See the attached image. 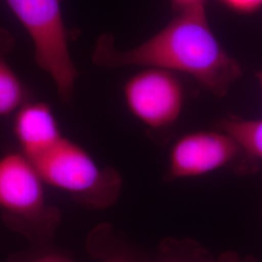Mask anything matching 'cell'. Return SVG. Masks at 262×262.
I'll return each mask as SVG.
<instances>
[{
  "label": "cell",
  "instance_id": "1",
  "mask_svg": "<svg viewBox=\"0 0 262 262\" xmlns=\"http://www.w3.org/2000/svg\"><path fill=\"white\" fill-rule=\"evenodd\" d=\"M92 60L105 68L157 67L193 78L216 97H225L243 76V68L230 56L211 28L206 10L175 14L155 35L140 45L120 50L115 38H97Z\"/></svg>",
  "mask_w": 262,
  "mask_h": 262
},
{
  "label": "cell",
  "instance_id": "2",
  "mask_svg": "<svg viewBox=\"0 0 262 262\" xmlns=\"http://www.w3.org/2000/svg\"><path fill=\"white\" fill-rule=\"evenodd\" d=\"M45 183L20 152L0 158V211L11 228L44 245L60 223L59 210L48 202Z\"/></svg>",
  "mask_w": 262,
  "mask_h": 262
},
{
  "label": "cell",
  "instance_id": "3",
  "mask_svg": "<svg viewBox=\"0 0 262 262\" xmlns=\"http://www.w3.org/2000/svg\"><path fill=\"white\" fill-rule=\"evenodd\" d=\"M32 164L45 185L64 191L90 209L112 206L122 191L118 171L100 167L84 148L64 136Z\"/></svg>",
  "mask_w": 262,
  "mask_h": 262
},
{
  "label": "cell",
  "instance_id": "4",
  "mask_svg": "<svg viewBox=\"0 0 262 262\" xmlns=\"http://www.w3.org/2000/svg\"><path fill=\"white\" fill-rule=\"evenodd\" d=\"M28 32L38 67L51 77L62 102L72 100L79 72L71 57L60 0H4Z\"/></svg>",
  "mask_w": 262,
  "mask_h": 262
},
{
  "label": "cell",
  "instance_id": "5",
  "mask_svg": "<svg viewBox=\"0 0 262 262\" xmlns=\"http://www.w3.org/2000/svg\"><path fill=\"white\" fill-rule=\"evenodd\" d=\"M128 111L151 130L175 124L184 110L185 90L177 75L157 67H144L122 89Z\"/></svg>",
  "mask_w": 262,
  "mask_h": 262
},
{
  "label": "cell",
  "instance_id": "6",
  "mask_svg": "<svg viewBox=\"0 0 262 262\" xmlns=\"http://www.w3.org/2000/svg\"><path fill=\"white\" fill-rule=\"evenodd\" d=\"M246 157L232 136L225 131L189 132L174 143L169 152V180L196 178L230 166Z\"/></svg>",
  "mask_w": 262,
  "mask_h": 262
},
{
  "label": "cell",
  "instance_id": "7",
  "mask_svg": "<svg viewBox=\"0 0 262 262\" xmlns=\"http://www.w3.org/2000/svg\"><path fill=\"white\" fill-rule=\"evenodd\" d=\"M13 130L19 152L32 163L51 150L63 135L52 108L42 101H28L17 112Z\"/></svg>",
  "mask_w": 262,
  "mask_h": 262
},
{
  "label": "cell",
  "instance_id": "8",
  "mask_svg": "<svg viewBox=\"0 0 262 262\" xmlns=\"http://www.w3.org/2000/svg\"><path fill=\"white\" fill-rule=\"evenodd\" d=\"M15 47L9 31L0 28V118L17 112L30 101L28 86L9 66L7 56Z\"/></svg>",
  "mask_w": 262,
  "mask_h": 262
},
{
  "label": "cell",
  "instance_id": "9",
  "mask_svg": "<svg viewBox=\"0 0 262 262\" xmlns=\"http://www.w3.org/2000/svg\"><path fill=\"white\" fill-rule=\"evenodd\" d=\"M219 128L234 138L248 159L262 161V118H224Z\"/></svg>",
  "mask_w": 262,
  "mask_h": 262
},
{
  "label": "cell",
  "instance_id": "10",
  "mask_svg": "<svg viewBox=\"0 0 262 262\" xmlns=\"http://www.w3.org/2000/svg\"><path fill=\"white\" fill-rule=\"evenodd\" d=\"M152 262H216V257L189 238L168 237L159 244Z\"/></svg>",
  "mask_w": 262,
  "mask_h": 262
},
{
  "label": "cell",
  "instance_id": "11",
  "mask_svg": "<svg viewBox=\"0 0 262 262\" xmlns=\"http://www.w3.org/2000/svg\"><path fill=\"white\" fill-rule=\"evenodd\" d=\"M90 248L100 262H150L140 252L128 245L108 243L105 229L93 234Z\"/></svg>",
  "mask_w": 262,
  "mask_h": 262
},
{
  "label": "cell",
  "instance_id": "12",
  "mask_svg": "<svg viewBox=\"0 0 262 262\" xmlns=\"http://www.w3.org/2000/svg\"><path fill=\"white\" fill-rule=\"evenodd\" d=\"M225 8L240 15H253L262 10V0H219Z\"/></svg>",
  "mask_w": 262,
  "mask_h": 262
},
{
  "label": "cell",
  "instance_id": "13",
  "mask_svg": "<svg viewBox=\"0 0 262 262\" xmlns=\"http://www.w3.org/2000/svg\"><path fill=\"white\" fill-rule=\"evenodd\" d=\"M17 262H74L66 253L57 250L42 249L37 253H33L28 257L21 258Z\"/></svg>",
  "mask_w": 262,
  "mask_h": 262
},
{
  "label": "cell",
  "instance_id": "14",
  "mask_svg": "<svg viewBox=\"0 0 262 262\" xmlns=\"http://www.w3.org/2000/svg\"><path fill=\"white\" fill-rule=\"evenodd\" d=\"M175 14L206 10L207 0H169Z\"/></svg>",
  "mask_w": 262,
  "mask_h": 262
},
{
  "label": "cell",
  "instance_id": "15",
  "mask_svg": "<svg viewBox=\"0 0 262 262\" xmlns=\"http://www.w3.org/2000/svg\"><path fill=\"white\" fill-rule=\"evenodd\" d=\"M216 262H258L253 256H242L235 252H225L216 257Z\"/></svg>",
  "mask_w": 262,
  "mask_h": 262
},
{
  "label": "cell",
  "instance_id": "16",
  "mask_svg": "<svg viewBox=\"0 0 262 262\" xmlns=\"http://www.w3.org/2000/svg\"><path fill=\"white\" fill-rule=\"evenodd\" d=\"M256 79H257L258 84L260 85V88H261L262 90V70L261 71H259V72H257V74H256Z\"/></svg>",
  "mask_w": 262,
  "mask_h": 262
}]
</instances>
